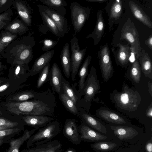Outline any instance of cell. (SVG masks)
<instances>
[{
    "mask_svg": "<svg viewBox=\"0 0 152 152\" xmlns=\"http://www.w3.org/2000/svg\"><path fill=\"white\" fill-rule=\"evenodd\" d=\"M35 45L33 36H23L15 39L6 48L5 58L7 62L10 65H28L33 57V48Z\"/></svg>",
    "mask_w": 152,
    "mask_h": 152,
    "instance_id": "6da1fadb",
    "label": "cell"
},
{
    "mask_svg": "<svg viewBox=\"0 0 152 152\" xmlns=\"http://www.w3.org/2000/svg\"><path fill=\"white\" fill-rule=\"evenodd\" d=\"M0 106L10 113L16 115H42L49 110L48 106L39 100L22 102L2 101Z\"/></svg>",
    "mask_w": 152,
    "mask_h": 152,
    "instance_id": "7a4b0ae2",
    "label": "cell"
},
{
    "mask_svg": "<svg viewBox=\"0 0 152 152\" xmlns=\"http://www.w3.org/2000/svg\"><path fill=\"white\" fill-rule=\"evenodd\" d=\"M114 99L120 108L129 111H135L141 100V97L137 91L125 86L121 92L114 96Z\"/></svg>",
    "mask_w": 152,
    "mask_h": 152,
    "instance_id": "3957f363",
    "label": "cell"
},
{
    "mask_svg": "<svg viewBox=\"0 0 152 152\" xmlns=\"http://www.w3.org/2000/svg\"><path fill=\"white\" fill-rule=\"evenodd\" d=\"M59 131L58 123L56 121L50 122L40 128L36 133L34 134L30 137L27 142V148L50 141L58 134Z\"/></svg>",
    "mask_w": 152,
    "mask_h": 152,
    "instance_id": "277c9868",
    "label": "cell"
},
{
    "mask_svg": "<svg viewBox=\"0 0 152 152\" xmlns=\"http://www.w3.org/2000/svg\"><path fill=\"white\" fill-rule=\"evenodd\" d=\"M120 39L127 41L136 54V58H139L141 52V45L137 30L134 23L129 18L122 28Z\"/></svg>",
    "mask_w": 152,
    "mask_h": 152,
    "instance_id": "5b68a950",
    "label": "cell"
},
{
    "mask_svg": "<svg viewBox=\"0 0 152 152\" xmlns=\"http://www.w3.org/2000/svg\"><path fill=\"white\" fill-rule=\"evenodd\" d=\"M70 9L74 30L76 32H79L89 18L91 10L89 7L82 6L76 2L71 3Z\"/></svg>",
    "mask_w": 152,
    "mask_h": 152,
    "instance_id": "8992f818",
    "label": "cell"
},
{
    "mask_svg": "<svg viewBox=\"0 0 152 152\" xmlns=\"http://www.w3.org/2000/svg\"><path fill=\"white\" fill-rule=\"evenodd\" d=\"M70 43L71 51V78L72 81H74L85 56L87 47L80 50L78 39L75 37L71 39Z\"/></svg>",
    "mask_w": 152,
    "mask_h": 152,
    "instance_id": "52a82bcc",
    "label": "cell"
},
{
    "mask_svg": "<svg viewBox=\"0 0 152 152\" xmlns=\"http://www.w3.org/2000/svg\"><path fill=\"white\" fill-rule=\"evenodd\" d=\"M102 77L107 81L112 76L114 69L109 47L105 45L100 48L97 53Z\"/></svg>",
    "mask_w": 152,
    "mask_h": 152,
    "instance_id": "ba28073f",
    "label": "cell"
},
{
    "mask_svg": "<svg viewBox=\"0 0 152 152\" xmlns=\"http://www.w3.org/2000/svg\"><path fill=\"white\" fill-rule=\"evenodd\" d=\"M28 65L14 64L11 65L9 70L8 79L19 84H22L30 75Z\"/></svg>",
    "mask_w": 152,
    "mask_h": 152,
    "instance_id": "9c48e42d",
    "label": "cell"
},
{
    "mask_svg": "<svg viewBox=\"0 0 152 152\" xmlns=\"http://www.w3.org/2000/svg\"><path fill=\"white\" fill-rule=\"evenodd\" d=\"M37 6L39 10L45 12L54 22L59 31L61 37H63L67 30V19L53 10L44 5L38 4Z\"/></svg>",
    "mask_w": 152,
    "mask_h": 152,
    "instance_id": "30bf717a",
    "label": "cell"
},
{
    "mask_svg": "<svg viewBox=\"0 0 152 152\" xmlns=\"http://www.w3.org/2000/svg\"><path fill=\"white\" fill-rule=\"evenodd\" d=\"M12 5L21 19L28 26H31L33 10L27 2L22 0H13Z\"/></svg>",
    "mask_w": 152,
    "mask_h": 152,
    "instance_id": "8fae6325",
    "label": "cell"
},
{
    "mask_svg": "<svg viewBox=\"0 0 152 152\" xmlns=\"http://www.w3.org/2000/svg\"><path fill=\"white\" fill-rule=\"evenodd\" d=\"M77 121L75 119H67L65 121L63 133L69 141L75 145H79L82 141L78 131Z\"/></svg>",
    "mask_w": 152,
    "mask_h": 152,
    "instance_id": "7c38bea8",
    "label": "cell"
},
{
    "mask_svg": "<svg viewBox=\"0 0 152 152\" xmlns=\"http://www.w3.org/2000/svg\"><path fill=\"white\" fill-rule=\"evenodd\" d=\"M24 124L39 129L45 126L52 120L51 117L40 115H20Z\"/></svg>",
    "mask_w": 152,
    "mask_h": 152,
    "instance_id": "4fadbf2b",
    "label": "cell"
},
{
    "mask_svg": "<svg viewBox=\"0 0 152 152\" xmlns=\"http://www.w3.org/2000/svg\"><path fill=\"white\" fill-rule=\"evenodd\" d=\"M43 20V23L38 26L39 32L44 34H46L50 31L57 37H61L59 31L54 22L44 12L39 10Z\"/></svg>",
    "mask_w": 152,
    "mask_h": 152,
    "instance_id": "5bb4252c",
    "label": "cell"
},
{
    "mask_svg": "<svg viewBox=\"0 0 152 152\" xmlns=\"http://www.w3.org/2000/svg\"><path fill=\"white\" fill-rule=\"evenodd\" d=\"M55 53L54 50L46 52L35 61L30 70V75L34 76L40 72L43 69L50 63Z\"/></svg>",
    "mask_w": 152,
    "mask_h": 152,
    "instance_id": "9a60e30c",
    "label": "cell"
},
{
    "mask_svg": "<svg viewBox=\"0 0 152 152\" xmlns=\"http://www.w3.org/2000/svg\"><path fill=\"white\" fill-rule=\"evenodd\" d=\"M96 15L97 19L94 29L91 33L86 37L87 39L93 38L94 45H97L100 42L104 33L105 28V24L102 11L99 10Z\"/></svg>",
    "mask_w": 152,
    "mask_h": 152,
    "instance_id": "2e32d148",
    "label": "cell"
},
{
    "mask_svg": "<svg viewBox=\"0 0 152 152\" xmlns=\"http://www.w3.org/2000/svg\"><path fill=\"white\" fill-rule=\"evenodd\" d=\"M62 145L61 142L54 140L23 150L22 152H61Z\"/></svg>",
    "mask_w": 152,
    "mask_h": 152,
    "instance_id": "e0dca14e",
    "label": "cell"
},
{
    "mask_svg": "<svg viewBox=\"0 0 152 152\" xmlns=\"http://www.w3.org/2000/svg\"><path fill=\"white\" fill-rule=\"evenodd\" d=\"M78 129L82 140L93 141L104 140L107 138L106 136L82 124Z\"/></svg>",
    "mask_w": 152,
    "mask_h": 152,
    "instance_id": "ac0fdd59",
    "label": "cell"
},
{
    "mask_svg": "<svg viewBox=\"0 0 152 152\" xmlns=\"http://www.w3.org/2000/svg\"><path fill=\"white\" fill-rule=\"evenodd\" d=\"M110 128L115 135L120 140L132 139L138 134L136 130L131 127L111 126Z\"/></svg>",
    "mask_w": 152,
    "mask_h": 152,
    "instance_id": "d6986e66",
    "label": "cell"
},
{
    "mask_svg": "<svg viewBox=\"0 0 152 152\" xmlns=\"http://www.w3.org/2000/svg\"><path fill=\"white\" fill-rule=\"evenodd\" d=\"M129 5L134 17L147 26L152 28V22L142 9L138 4L131 1L129 2Z\"/></svg>",
    "mask_w": 152,
    "mask_h": 152,
    "instance_id": "ffe728a7",
    "label": "cell"
},
{
    "mask_svg": "<svg viewBox=\"0 0 152 152\" xmlns=\"http://www.w3.org/2000/svg\"><path fill=\"white\" fill-rule=\"evenodd\" d=\"M3 29L19 36L24 34L29 30L27 24L18 17L11 21Z\"/></svg>",
    "mask_w": 152,
    "mask_h": 152,
    "instance_id": "44dd1931",
    "label": "cell"
},
{
    "mask_svg": "<svg viewBox=\"0 0 152 152\" xmlns=\"http://www.w3.org/2000/svg\"><path fill=\"white\" fill-rule=\"evenodd\" d=\"M60 58L64 75L67 78H69L71 73V62L68 43H66L63 46Z\"/></svg>",
    "mask_w": 152,
    "mask_h": 152,
    "instance_id": "7402d4cb",
    "label": "cell"
},
{
    "mask_svg": "<svg viewBox=\"0 0 152 152\" xmlns=\"http://www.w3.org/2000/svg\"><path fill=\"white\" fill-rule=\"evenodd\" d=\"M38 129L34 128L31 130H24L22 135L18 138L11 140L10 147L7 152H19V149L23 143Z\"/></svg>",
    "mask_w": 152,
    "mask_h": 152,
    "instance_id": "603a6c76",
    "label": "cell"
},
{
    "mask_svg": "<svg viewBox=\"0 0 152 152\" xmlns=\"http://www.w3.org/2000/svg\"><path fill=\"white\" fill-rule=\"evenodd\" d=\"M50 74L51 85L55 91L60 94L62 87L61 80L63 76L60 69L55 62L53 64Z\"/></svg>",
    "mask_w": 152,
    "mask_h": 152,
    "instance_id": "cb8c5ba5",
    "label": "cell"
},
{
    "mask_svg": "<svg viewBox=\"0 0 152 152\" xmlns=\"http://www.w3.org/2000/svg\"><path fill=\"white\" fill-rule=\"evenodd\" d=\"M141 70L145 76L152 78V63L148 54L142 50L138 58Z\"/></svg>",
    "mask_w": 152,
    "mask_h": 152,
    "instance_id": "d4e9b609",
    "label": "cell"
},
{
    "mask_svg": "<svg viewBox=\"0 0 152 152\" xmlns=\"http://www.w3.org/2000/svg\"><path fill=\"white\" fill-rule=\"evenodd\" d=\"M100 88L99 81L93 75H92L89 78L85 89V99L86 102L90 101Z\"/></svg>",
    "mask_w": 152,
    "mask_h": 152,
    "instance_id": "484cf974",
    "label": "cell"
},
{
    "mask_svg": "<svg viewBox=\"0 0 152 152\" xmlns=\"http://www.w3.org/2000/svg\"><path fill=\"white\" fill-rule=\"evenodd\" d=\"M18 36L17 34H12L8 31H1L0 33V55L5 58V53L7 46Z\"/></svg>",
    "mask_w": 152,
    "mask_h": 152,
    "instance_id": "4316f807",
    "label": "cell"
},
{
    "mask_svg": "<svg viewBox=\"0 0 152 152\" xmlns=\"http://www.w3.org/2000/svg\"><path fill=\"white\" fill-rule=\"evenodd\" d=\"M43 4L53 10L61 15L64 16L67 3L64 0H39Z\"/></svg>",
    "mask_w": 152,
    "mask_h": 152,
    "instance_id": "83f0119b",
    "label": "cell"
},
{
    "mask_svg": "<svg viewBox=\"0 0 152 152\" xmlns=\"http://www.w3.org/2000/svg\"><path fill=\"white\" fill-rule=\"evenodd\" d=\"M26 86L23 84H19L13 82L9 80L0 85V99L7 96Z\"/></svg>",
    "mask_w": 152,
    "mask_h": 152,
    "instance_id": "f1b7e54d",
    "label": "cell"
},
{
    "mask_svg": "<svg viewBox=\"0 0 152 152\" xmlns=\"http://www.w3.org/2000/svg\"><path fill=\"white\" fill-rule=\"evenodd\" d=\"M35 94L31 91H24L12 94L8 96L5 101L7 102H22L34 98Z\"/></svg>",
    "mask_w": 152,
    "mask_h": 152,
    "instance_id": "f546056e",
    "label": "cell"
},
{
    "mask_svg": "<svg viewBox=\"0 0 152 152\" xmlns=\"http://www.w3.org/2000/svg\"><path fill=\"white\" fill-rule=\"evenodd\" d=\"M119 49L116 55V59L120 64L126 65L128 63L130 56V47L127 45H124L120 43L117 44Z\"/></svg>",
    "mask_w": 152,
    "mask_h": 152,
    "instance_id": "4dcf8cb0",
    "label": "cell"
},
{
    "mask_svg": "<svg viewBox=\"0 0 152 152\" xmlns=\"http://www.w3.org/2000/svg\"><path fill=\"white\" fill-rule=\"evenodd\" d=\"M99 114L103 118L110 122L120 124L126 123L124 120L121 117L110 110H102L99 111Z\"/></svg>",
    "mask_w": 152,
    "mask_h": 152,
    "instance_id": "1f68e13d",
    "label": "cell"
},
{
    "mask_svg": "<svg viewBox=\"0 0 152 152\" xmlns=\"http://www.w3.org/2000/svg\"><path fill=\"white\" fill-rule=\"evenodd\" d=\"M122 1L115 0L113 1L109 12V21L119 19L122 12Z\"/></svg>",
    "mask_w": 152,
    "mask_h": 152,
    "instance_id": "d6a6232c",
    "label": "cell"
},
{
    "mask_svg": "<svg viewBox=\"0 0 152 152\" xmlns=\"http://www.w3.org/2000/svg\"><path fill=\"white\" fill-rule=\"evenodd\" d=\"M91 58L90 56H87L80 68L79 73V80L78 86L79 89H83L84 87L85 78L88 73V66Z\"/></svg>",
    "mask_w": 152,
    "mask_h": 152,
    "instance_id": "836d02e7",
    "label": "cell"
},
{
    "mask_svg": "<svg viewBox=\"0 0 152 152\" xmlns=\"http://www.w3.org/2000/svg\"><path fill=\"white\" fill-rule=\"evenodd\" d=\"M83 118L86 123L96 130L103 133H106L107 131L105 127L100 122L86 113H83Z\"/></svg>",
    "mask_w": 152,
    "mask_h": 152,
    "instance_id": "e575fe53",
    "label": "cell"
},
{
    "mask_svg": "<svg viewBox=\"0 0 152 152\" xmlns=\"http://www.w3.org/2000/svg\"><path fill=\"white\" fill-rule=\"evenodd\" d=\"M130 76L135 83H138L140 81L141 76V69L138 59L136 58L133 62L130 71Z\"/></svg>",
    "mask_w": 152,
    "mask_h": 152,
    "instance_id": "d590c367",
    "label": "cell"
},
{
    "mask_svg": "<svg viewBox=\"0 0 152 152\" xmlns=\"http://www.w3.org/2000/svg\"><path fill=\"white\" fill-rule=\"evenodd\" d=\"M62 85L64 93L70 98L76 104L78 98L73 89L70 86L69 83L62 76L61 80Z\"/></svg>",
    "mask_w": 152,
    "mask_h": 152,
    "instance_id": "8d00e7d4",
    "label": "cell"
},
{
    "mask_svg": "<svg viewBox=\"0 0 152 152\" xmlns=\"http://www.w3.org/2000/svg\"><path fill=\"white\" fill-rule=\"evenodd\" d=\"M60 97L65 107L74 115L77 114V110L75 104L64 93L61 94Z\"/></svg>",
    "mask_w": 152,
    "mask_h": 152,
    "instance_id": "74e56055",
    "label": "cell"
},
{
    "mask_svg": "<svg viewBox=\"0 0 152 152\" xmlns=\"http://www.w3.org/2000/svg\"><path fill=\"white\" fill-rule=\"evenodd\" d=\"M24 129V126H19L0 130V139H8Z\"/></svg>",
    "mask_w": 152,
    "mask_h": 152,
    "instance_id": "f35d334b",
    "label": "cell"
},
{
    "mask_svg": "<svg viewBox=\"0 0 152 152\" xmlns=\"http://www.w3.org/2000/svg\"><path fill=\"white\" fill-rule=\"evenodd\" d=\"M93 148L102 151H108L113 150L117 144L114 142H101L91 144Z\"/></svg>",
    "mask_w": 152,
    "mask_h": 152,
    "instance_id": "ab89813d",
    "label": "cell"
},
{
    "mask_svg": "<svg viewBox=\"0 0 152 152\" xmlns=\"http://www.w3.org/2000/svg\"><path fill=\"white\" fill-rule=\"evenodd\" d=\"M12 14V11L11 8L0 14V31L11 21Z\"/></svg>",
    "mask_w": 152,
    "mask_h": 152,
    "instance_id": "60d3db41",
    "label": "cell"
},
{
    "mask_svg": "<svg viewBox=\"0 0 152 152\" xmlns=\"http://www.w3.org/2000/svg\"><path fill=\"white\" fill-rule=\"evenodd\" d=\"M50 63L48 64L40 72L37 84V87L39 88L46 82L50 74Z\"/></svg>",
    "mask_w": 152,
    "mask_h": 152,
    "instance_id": "b9f144b4",
    "label": "cell"
},
{
    "mask_svg": "<svg viewBox=\"0 0 152 152\" xmlns=\"http://www.w3.org/2000/svg\"><path fill=\"white\" fill-rule=\"evenodd\" d=\"M39 43H42V50L45 51H49L50 50L55 47L58 43V42L50 39H45L41 40Z\"/></svg>",
    "mask_w": 152,
    "mask_h": 152,
    "instance_id": "7bdbcfd3",
    "label": "cell"
},
{
    "mask_svg": "<svg viewBox=\"0 0 152 152\" xmlns=\"http://www.w3.org/2000/svg\"><path fill=\"white\" fill-rule=\"evenodd\" d=\"M12 3L13 0H0V14L10 8Z\"/></svg>",
    "mask_w": 152,
    "mask_h": 152,
    "instance_id": "ee69618b",
    "label": "cell"
},
{
    "mask_svg": "<svg viewBox=\"0 0 152 152\" xmlns=\"http://www.w3.org/2000/svg\"><path fill=\"white\" fill-rule=\"evenodd\" d=\"M145 148L147 152H152V138L146 142Z\"/></svg>",
    "mask_w": 152,
    "mask_h": 152,
    "instance_id": "f6af8a7d",
    "label": "cell"
},
{
    "mask_svg": "<svg viewBox=\"0 0 152 152\" xmlns=\"http://www.w3.org/2000/svg\"><path fill=\"white\" fill-rule=\"evenodd\" d=\"M145 44L151 50H152V34H151L149 37L145 41Z\"/></svg>",
    "mask_w": 152,
    "mask_h": 152,
    "instance_id": "bcb514c9",
    "label": "cell"
},
{
    "mask_svg": "<svg viewBox=\"0 0 152 152\" xmlns=\"http://www.w3.org/2000/svg\"><path fill=\"white\" fill-rule=\"evenodd\" d=\"M146 115L147 117L152 118V105L151 104L148 107L146 112Z\"/></svg>",
    "mask_w": 152,
    "mask_h": 152,
    "instance_id": "7dc6e473",
    "label": "cell"
},
{
    "mask_svg": "<svg viewBox=\"0 0 152 152\" xmlns=\"http://www.w3.org/2000/svg\"><path fill=\"white\" fill-rule=\"evenodd\" d=\"M86 1L91 2L103 3L107 1V0H85Z\"/></svg>",
    "mask_w": 152,
    "mask_h": 152,
    "instance_id": "c3c4849f",
    "label": "cell"
},
{
    "mask_svg": "<svg viewBox=\"0 0 152 152\" xmlns=\"http://www.w3.org/2000/svg\"><path fill=\"white\" fill-rule=\"evenodd\" d=\"M148 86L149 93L151 96H152V83L151 82L148 83Z\"/></svg>",
    "mask_w": 152,
    "mask_h": 152,
    "instance_id": "681fc988",
    "label": "cell"
},
{
    "mask_svg": "<svg viewBox=\"0 0 152 152\" xmlns=\"http://www.w3.org/2000/svg\"><path fill=\"white\" fill-rule=\"evenodd\" d=\"M1 56H0V71L2 72L6 69V66L3 64L0 61Z\"/></svg>",
    "mask_w": 152,
    "mask_h": 152,
    "instance_id": "f907efd6",
    "label": "cell"
},
{
    "mask_svg": "<svg viewBox=\"0 0 152 152\" xmlns=\"http://www.w3.org/2000/svg\"><path fill=\"white\" fill-rule=\"evenodd\" d=\"M9 79L5 77H0V85L8 81Z\"/></svg>",
    "mask_w": 152,
    "mask_h": 152,
    "instance_id": "816d5d0a",
    "label": "cell"
},
{
    "mask_svg": "<svg viewBox=\"0 0 152 152\" xmlns=\"http://www.w3.org/2000/svg\"><path fill=\"white\" fill-rule=\"evenodd\" d=\"M8 139H0V146L4 143L7 142Z\"/></svg>",
    "mask_w": 152,
    "mask_h": 152,
    "instance_id": "f5cc1de1",
    "label": "cell"
},
{
    "mask_svg": "<svg viewBox=\"0 0 152 152\" xmlns=\"http://www.w3.org/2000/svg\"><path fill=\"white\" fill-rule=\"evenodd\" d=\"M65 152H77L74 149L71 148H69Z\"/></svg>",
    "mask_w": 152,
    "mask_h": 152,
    "instance_id": "db71d44e",
    "label": "cell"
},
{
    "mask_svg": "<svg viewBox=\"0 0 152 152\" xmlns=\"http://www.w3.org/2000/svg\"><path fill=\"white\" fill-rule=\"evenodd\" d=\"M4 110V109L0 105V115L2 113Z\"/></svg>",
    "mask_w": 152,
    "mask_h": 152,
    "instance_id": "11a10c76",
    "label": "cell"
},
{
    "mask_svg": "<svg viewBox=\"0 0 152 152\" xmlns=\"http://www.w3.org/2000/svg\"><path fill=\"white\" fill-rule=\"evenodd\" d=\"M1 56V55H0V56ZM2 72H0V75H1V74H2Z\"/></svg>",
    "mask_w": 152,
    "mask_h": 152,
    "instance_id": "9f6ffc18",
    "label": "cell"
},
{
    "mask_svg": "<svg viewBox=\"0 0 152 152\" xmlns=\"http://www.w3.org/2000/svg\"><path fill=\"white\" fill-rule=\"evenodd\" d=\"M82 152H90L88 151H83Z\"/></svg>",
    "mask_w": 152,
    "mask_h": 152,
    "instance_id": "6f0895ef",
    "label": "cell"
}]
</instances>
